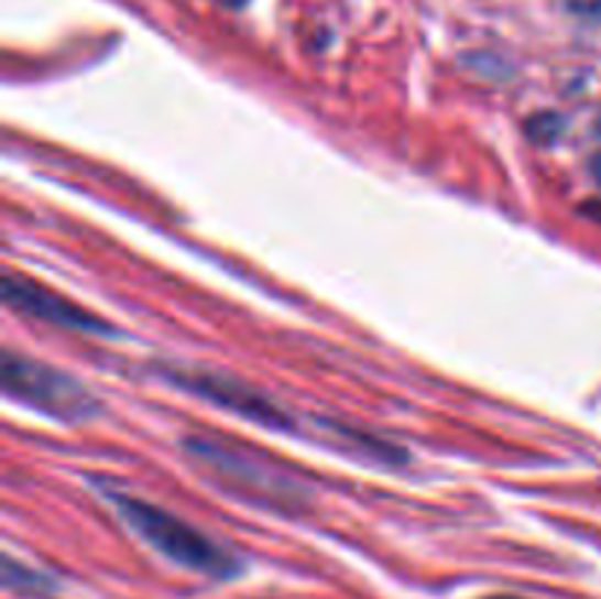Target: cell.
<instances>
[{"label":"cell","mask_w":601,"mask_h":599,"mask_svg":"<svg viewBox=\"0 0 601 599\" xmlns=\"http://www.w3.org/2000/svg\"><path fill=\"white\" fill-rule=\"evenodd\" d=\"M162 377L167 382H174L176 388L188 391V394L209 400V403L220 405L227 412H236L238 417L259 423L264 429H294V421H291L285 409H280L271 396H264L262 391H255L253 385H247L241 379L206 368H165Z\"/></svg>","instance_id":"4"},{"label":"cell","mask_w":601,"mask_h":599,"mask_svg":"<svg viewBox=\"0 0 601 599\" xmlns=\"http://www.w3.org/2000/svg\"><path fill=\"white\" fill-rule=\"evenodd\" d=\"M0 382L9 400L30 405L53 421L83 423L100 412L97 396L79 379L9 347L0 356Z\"/></svg>","instance_id":"3"},{"label":"cell","mask_w":601,"mask_h":599,"mask_svg":"<svg viewBox=\"0 0 601 599\" xmlns=\"http://www.w3.org/2000/svg\"><path fill=\"white\" fill-rule=\"evenodd\" d=\"M3 585L9 590H18V593H26V597H47L56 590V581L42 570H33L26 564H18L12 555L3 558Z\"/></svg>","instance_id":"6"},{"label":"cell","mask_w":601,"mask_h":599,"mask_svg":"<svg viewBox=\"0 0 601 599\" xmlns=\"http://www.w3.org/2000/svg\"><path fill=\"white\" fill-rule=\"evenodd\" d=\"M185 453L197 461V467L209 470L211 479L227 484L229 491L259 505L271 509H297L303 505V488L288 473H282L273 461H262L250 449L229 444L227 438H183Z\"/></svg>","instance_id":"2"},{"label":"cell","mask_w":601,"mask_h":599,"mask_svg":"<svg viewBox=\"0 0 601 599\" xmlns=\"http://www.w3.org/2000/svg\"><path fill=\"white\" fill-rule=\"evenodd\" d=\"M223 3H227L229 9H241V7H247L250 0H223Z\"/></svg>","instance_id":"9"},{"label":"cell","mask_w":601,"mask_h":599,"mask_svg":"<svg viewBox=\"0 0 601 599\" xmlns=\"http://www.w3.org/2000/svg\"><path fill=\"white\" fill-rule=\"evenodd\" d=\"M567 12L587 21H601V0H564Z\"/></svg>","instance_id":"8"},{"label":"cell","mask_w":601,"mask_h":599,"mask_svg":"<svg viewBox=\"0 0 601 599\" xmlns=\"http://www.w3.org/2000/svg\"><path fill=\"white\" fill-rule=\"evenodd\" d=\"M528 130H532L534 139H540V141H551L555 139V132L560 130V118L558 115H540L537 121L528 123Z\"/></svg>","instance_id":"7"},{"label":"cell","mask_w":601,"mask_h":599,"mask_svg":"<svg viewBox=\"0 0 601 599\" xmlns=\"http://www.w3.org/2000/svg\"><path fill=\"white\" fill-rule=\"evenodd\" d=\"M109 500L127 523L147 541L167 562L179 564L185 570L203 573L211 579H236L241 573L238 555L206 537L197 526L185 523L171 511L159 509L153 502L130 497V493H109Z\"/></svg>","instance_id":"1"},{"label":"cell","mask_w":601,"mask_h":599,"mask_svg":"<svg viewBox=\"0 0 601 599\" xmlns=\"http://www.w3.org/2000/svg\"><path fill=\"white\" fill-rule=\"evenodd\" d=\"M0 291H3V303L9 308H15V312L33 317V320L62 326V329H74V333L112 335L109 320H103L95 312H88L86 306H79V303L68 300L59 291L35 282L26 273H7Z\"/></svg>","instance_id":"5"},{"label":"cell","mask_w":601,"mask_h":599,"mask_svg":"<svg viewBox=\"0 0 601 599\" xmlns=\"http://www.w3.org/2000/svg\"><path fill=\"white\" fill-rule=\"evenodd\" d=\"M488 599H525V597H511V593H499V597H488Z\"/></svg>","instance_id":"10"}]
</instances>
